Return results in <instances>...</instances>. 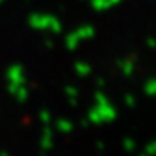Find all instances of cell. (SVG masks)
Masks as SVG:
<instances>
[{
  "label": "cell",
  "mask_w": 156,
  "mask_h": 156,
  "mask_svg": "<svg viewBox=\"0 0 156 156\" xmlns=\"http://www.w3.org/2000/svg\"><path fill=\"white\" fill-rule=\"evenodd\" d=\"M30 24L37 29H41V27H56V30H59V23L56 19H53L51 16H34L30 18Z\"/></svg>",
  "instance_id": "1"
},
{
  "label": "cell",
  "mask_w": 156,
  "mask_h": 156,
  "mask_svg": "<svg viewBox=\"0 0 156 156\" xmlns=\"http://www.w3.org/2000/svg\"><path fill=\"white\" fill-rule=\"evenodd\" d=\"M58 126L61 127V131H62V132H67V131L72 129V124H70V123H66V121H62V119L58 123Z\"/></svg>",
  "instance_id": "4"
},
{
  "label": "cell",
  "mask_w": 156,
  "mask_h": 156,
  "mask_svg": "<svg viewBox=\"0 0 156 156\" xmlns=\"http://www.w3.org/2000/svg\"><path fill=\"white\" fill-rule=\"evenodd\" d=\"M91 34H93L91 27H84V29L76 30L75 34H72V35H69V37H67V46H69V48H75V45L78 43V41H80V38L89 37Z\"/></svg>",
  "instance_id": "2"
},
{
  "label": "cell",
  "mask_w": 156,
  "mask_h": 156,
  "mask_svg": "<svg viewBox=\"0 0 156 156\" xmlns=\"http://www.w3.org/2000/svg\"><path fill=\"white\" fill-rule=\"evenodd\" d=\"M0 2H2V0H0Z\"/></svg>",
  "instance_id": "5"
},
{
  "label": "cell",
  "mask_w": 156,
  "mask_h": 156,
  "mask_svg": "<svg viewBox=\"0 0 156 156\" xmlns=\"http://www.w3.org/2000/svg\"><path fill=\"white\" fill-rule=\"evenodd\" d=\"M8 78H10V81L11 83H15V84H23L24 81V75H23V69L15 66L10 72H8Z\"/></svg>",
  "instance_id": "3"
}]
</instances>
